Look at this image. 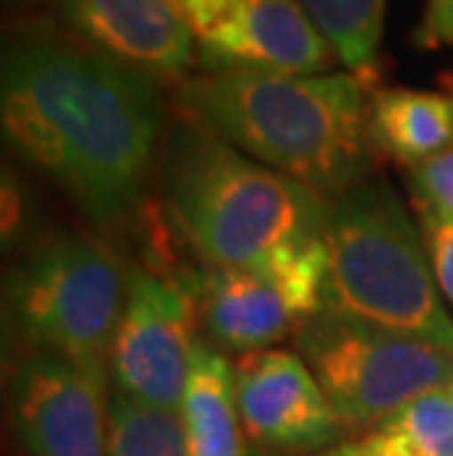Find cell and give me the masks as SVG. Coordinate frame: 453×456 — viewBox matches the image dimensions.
<instances>
[{
	"label": "cell",
	"instance_id": "17",
	"mask_svg": "<svg viewBox=\"0 0 453 456\" xmlns=\"http://www.w3.org/2000/svg\"><path fill=\"white\" fill-rule=\"evenodd\" d=\"M348 71L365 77L377 62L389 0H301Z\"/></svg>",
	"mask_w": 453,
	"mask_h": 456
},
{
	"label": "cell",
	"instance_id": "10",
	"mask_svg": "<svg viewBox=\"0 0 453 456\" xmlns=\"http://www.w3.org/2000/svg\"><path fill=\"white\" fill-rule=\"evenodd\" d=\"M233 377L247 456H315L342 442L339 415L301 354H242L233 359Z\"/></svg>",
	"mask_w": 453,
	"mask_h": 456
},
{
	"label": "cell",
	"instance_id": "15",
	"mask_svg": "<svg viewBox=\"0 0 453 456\" xmlns=\"http://www.w3.org/2000/svg\"><path fill=\"white\" fill-rule=\"evenodd\" d=\"M360 456H453V395L439 389L416 397L362 439Z\"/></svg>",
	"mask_w": 453,
	"mask_h": 456
},
{
	"label": "cell",
	"instance_id": "25",
	"mask_svg": "<svg viewBox=\"0 0 453 456\" xmlns=\"http://www.w3.org/2000/svg\"><path fill=\"white\" fill-rule=\"evenodd\" d=\"M448 389H450V395H453V383H450V386H448Z\"/></svg>",
	"mask_w": 453,
	"mask_h": 456
},
{
	"label": "cell",
	"instance_id": "4",
	"mask_svg": "<svg viewBox=\"0 0 453 456\" xmlns=\"http://www.w3.org/2000/svg\"><path fill=\"white\" fill-rule=\"evenodd\" d=\"M324 309L453 354V315L418 221L385 180L371 177L330 203Z\"/></svg>",
	"mask_w": 453,
	"mask_h": 456
},
{
	"label": "cell",
	"instance_id": "14",
	"mask_svg": "<svg viewBox=\"0 0 453 456\" xmlns=\"http://www.w3.org/2000/svg\"><path fill=\"white\" fill-rule=\"evenodd\" d=\"M189 430V456H247L236 410L233 359L200 338L182 397Z\"/></svg>",
	"mask_w": 453,
	"mask_h": 456
},
{
	"label": "cell",
	"instance_id": "12",
	"mask_svg": "<svg viewBox=\"0 0 453 456\" xmlns=\"http://www.w3.org/2000/svg\"><path fill=\"white\" fill-rule=\"evenodd\" d=\"M51 6L71 38L159 83H182L198 62L180 0H51Z\"/></svg>",
	"mask_w": 453,
	"mask_h": 456
},
{
	"label": "cell",
	"instance_id": "13",
	"mask_svg": "<svg viewBox=\"0 0 453 456\" xmlns=\"http://www.w3.org/2000/svg\"><path fill=\"white\" fill-rule=\"evenodd\" d=\"M374 148L403 168L453 148V94L421 89L368 92Z\"/></svg>",
	"mask_w": 453,
	"mask_h": 456
},
{
	"label": "cell",
	"instance_id": "8",
	"mask_svg": "<svg viewBox=\"0 0 453 456\" xmlns=\"http://www.w3.org/2000/svg\"><path fill=\"white\" fill-rule=\"evenodd\" d=\"M200 342V274L127 265V297L109 354L112 389L182 410Z\"/></svg>",
	"mask_w": 453,
	"mask_h": 456
},
{
	"label": "cell",
	"instance_id": "2",
	"mask_svg": "<svg viewBox=\"0 0 453 456\" xmlns=\"http://www.w3.org/2000/svg\"><path fill=\"white\" fill-rule=\"evenodd\" d=\"M177 112L330 203L371 180L380 159L365 77L353 71L204 68L177 86Z\"/></svg>",
	"mask_w": 453,
	"mask_h": 456
},
{
	"label": "cell",
	"instance_id": "1",
	"mask_svg": "<svg viewBox=\"0 0 453 456\" xmlns=\"http://www.w3.org/2000/svg\"><path fill=\"white\" fill-rule=\"evenodd\" d=\"M0 124L9 148L98 227L139 218L166 124L157 77L33 24L4 45Z\"/></svg>",
	"mask_w": 453,
	"mask_h": 456
},
{
	"label": "cell",
	"instance_id": "20",
	"mask_svg": "<svg viewBox=\"0 0 453 456\" xmlns=\"http://www.w3.org/2000/svg\"><path fill=\"white\" fill-rule=\"evenodd\" d=\"M418 45L424 51L453 47V0H427L418 24Z\"/></svg>",
	"mask_w": 453,
	"mask_h": 456
},
{
	"label": "cell",
	"instance_id": "16",
	"mask_svg": "<svg viewBox=\"0 0 453 456\" xmlns=\"http://www.w3.org/2000/svg\"><path fill=\"white\" fill-rule=\"evenodd\" d=\"M106 456H189L182 410L112 389L106 410Z\"/></svg>",
	"mask_w": 453,
	"mask_h": 456
},
{
	"label": "cell",
	"instance_id": "21",
	"mask_svg": "<svg viewBox=\"0 0 453 456\" xmlns=\"http://www.w3.org/2000/svg\"><path fill=\"white\" fill-rule=\"evenodd\" d=\"M21 186H18V180L12 174H4V232L9 239V232H15L18 224H21Z\"/></svg>",
	"mask_w": 453,
	"mask_h": 456
},
{
	"label": "cell",
	"instance_id": "11",
	"mask_svg": "<svg viewBox=\"0 0 453 456\" xmlns=\"http://www.w3.org/2000/svg\"><path fill=\"white\" fill-rule=\"evenodd\" d=\"M109 368L27 354L15 371L12 412L30 456H106Z\"/></svg>",
	"mask_w": 453,
	"mask_h": 456
},
{
	"label": "cell",
	"instance_id": "3",
	"mask_svg": "<svg viewBox=\"0 0 453 456\" xmlns=\"http://www.w3.org/2000/svg\"><path fill=\"white\" fill-rule=\"evenodd\" d=\"M162 200L182 241L212 268H254L324 239L330 200L191 121L162 157Z\"/></svg>",
	"mask_w": 453,
	"mask_h": 456
},
{
	"label": "cell",
	"instance_id": "23",
	"mask_svg": "<svg viewBox=\"0 0 453 456\" xmlns=\"http://www.w3.org/2000/svg\"><path fill=\"white\" fill-rule=\"evenodd\" d=\"M6 6H36L38 0H4Z\"/></svg>",
	"mask_w": 453,
	"mask_h": 456
},
{
	"label": "cell",
	"instance_id": "5",
	"mask_svg": "<svg viewBox=\"0 0 453 456\" xmlns=\"http://www.w3.org/2000/svg\"><path fill=\"white\" fill-rule=\"evenodd\" d=\"M127 297V265L85 232H51L9 283V318L27 354L109 368Z\"/></svg>",
	"mask_w": 453,
	"mask_h": 456
},
{
	"label": "cell",
	"instance_id": "7",
	"mask_svg": "<svg viewBox=\"0 0 453 456\" xmlns=\"http://www.w3.org/2000/svg\"><path fill=\"white\" fill-rule=\"evenodd\" d=\"M327 232L254 268L200 271V330L230 354L268 351L324 313Z\"/></svg>",
	"mask_w": 453,
	"mask_h": 456
},
{
	"label": "cell",
	"instance_id": "19",
	"mask_svg": "<svg viewBox=\"0 0 453 456\" xmlns=\"http://www.w3.org/2000/svg\"><path fill=\"white\" fill-rule=\"evenodd\" d=\"M403 171L409 183V200L427 203L439 216L453 221V148Z\"/></svg>",
	"mask_w": 453,
	"mask_h": 456
},
{
	"label": "cell",
	"instance_id": "9",
	"mask_svg": "<svg viewBox=\"0 0 453 456\" xmlns=\"http://www.w3.org/2000/svg\"><path fill=\"white\" fill-rule=\"evenodd\" d=\"M204 68L330 74L339 62L301 0H180Z\"/></svg>",
	"mask_w": 453,
	"mask_h": 456
},
{
	"label": "cell",
	"instance_id": "6",
	"mask_svg": "<svg viewBox=\"0 0 453 456\" xmlns=\"http://www.w3.org/2000/svg\"><path fill=\"white\" fill-rule=\"evenodd\" d=\"M295 347L333 403L344 433L374 430L416 397L453 383V354L445 347L330 309L295 336Z\"/></svg>",
	"mask_w": 453,
	"mask_h": 456
},
{
	"label": "cell",
	"instance_id": "22",
	"mask_svg": "<svg viewBox=\"0 0 453 456\" xmlns=\"http://www.w3.org/2000/svg\"><path fill=\"white\" fill-rule=\"evenodd\" d=\"M315 456H360V448H356V442H339V444H333V448H327Z\"/></svg>",
	"mask_w": 453,
	"mask_h": 456
},
{
	"label": "cell",
	"instance_id": "18",
	"mask_svg": "<svg viewBox=\"0 0 453 456\" xmlns=\"http://www.w3.org/2000/svg\"><path fill=\"white\" fill-rule=\"evenodd\" d=\"M412 212H416L421 239H424V250H427L433 277L439 283L441 297L448 300L453 309V221L445 216H439L436 209H430L427 203L421 200H409Z\"/></svg>",
	"mask_w": 453,
	"mask_h": 456
},
{
	"label": "cell",
	"instance_id": "24",
	"mask_svg": "<svg viewBox=\"0 0 453 456\" xmlns=\"http://www.w3.org/2000/svg\"><path fill=\"white\" fill-rule=\"evenodd\" d=\"M448 89H450V92H453V74H450V77H448Z\"/></svg>",
	"mask_w": 453,
	"mask_h": 456
}]
</instances>
